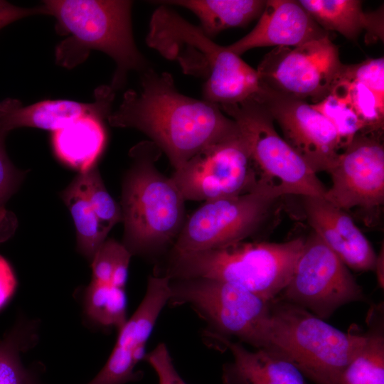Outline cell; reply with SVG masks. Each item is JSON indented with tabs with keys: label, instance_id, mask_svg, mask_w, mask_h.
Returning a JSON list of instances; mask_svg holds the SVG:
<instances>
[{
	"label": "cell",
	"instance_id": "obj_28",
	"mask_svg": "<svg viewBox=\"0 0 384 384\" xmlns=\"http://www.w3.org/2000/svg\"><path fill=\"white\" fill-rule=\"evenodd\" d=\"M335 85L348 97L364 123L366 132L383 133L384 97L361 82L342 77L341 73Z\"/></svg>",
	"mask_w": 384,
	"mask_h": 384
},
{
	"label": "cell",
	"instance_id": "obj_35",
	"mask_svg": "<svg viewBox=\"0 0 384 384\" xmlns=\"http://www.w3.org/2000/svg\"><path fill=\"white\" fill-rule=\"evenodd\" d=\"M36 14H46L43 5L33 8H23L0 0V30L16 21Z\"/></svg>",
	"mask_w": 384,
	"mask_h": 384
},
{
	"label": "cell",
	"instance_id": "obj_18",
	"mask_svg": "<svg viewBox=\"0 0 384 384\" xmlns=\"http://www.w3.org/2000/svg\"><path fill=\"white\" fill-rule=\"evenodd\" d=\"M304 208L314 233L348 268L374 270L377 254L345 210L324 198L314 196L304 197Z\"/></svg>",
	"mask_w": 384,
	"mask_h": 384
},
{
	"label": "cell",
	"instance_id": "obj_37",
	"mask_svg": "<svg viewBox=\"0 0 384 384\" xmlns=\"http://www.w3.org/2000/svg\"><path fill=\"white\" fill-rule=\"evenodd\" d=\"M381 268L383 270V253L382 251L379 255H377V260L374 270L376 272L377 278L380 286L383 287V272L381 270Z\"/></svg>",
	"mask_w": 384,
	"mask_h": 384
},
{
	"label": "cell",
	"instance_id": "obj_21",
	"mask_svg": "<svg viewBox=\"0 0 384 384\" xmlns=\"http://www.w3.org/2000/svg\"><path fill=\"white\" fill-rule=\"evenodd\" d=\"M105 119L85 116L53 132L51 144L56 158L78 174L96 166L107 142Z\"/></svg>",
	"mask_w": 384,
	"mask_h": 384
},
{
	"label": "cell",
	"instance_id": "obj_6",
	"mask_svg": "<svg viewBox=\"0 0 384 384\" xmlns=\"http://www.w3.org/2000/svg\"><path fill=\"white\" fill-rule=\"evenodd\" d=\"M269 348L284 355L314 384H339L366 336L345 333L297 305L270 304Z\"/></svg>",
	"mask_w": 384,
	"mask_h": 384
},
{
	"label": "cell",
	"instance_id": "obj_11",
	"mask_svg": "<svg viewBox=\"0 0 384 384\" xmlns=\"http://www.w3.org/2000/svg\"><path fill=\"white\" fill-rule=\"evenodd\" d=\"M343 65L329 35L297 46L274 47L257 71L262 86L314 104L331 92Z\"/></svg>",
	"mask_w": 384,
	"mask_h": 384
},
{
	"label": "cell",
	"instance_id": "obj_14",
	"mask_svg": "<svg viewBox=\"0 0 384 384\" xmlns=\"http://www.w3.org/2000/svg\"><path fill=\"white\" fill-rule=\"evenodd\" d=\"M255 97L278 124L284 139L312 170L328 173L342 150L333 124L303 100L264 86Z\"/></svg>",
	"mask_w": 384,
	"mask_h": 384
},
{
	"label": "cell",
	"instance_id": "obj_31",
	"mask_svg": "<svg viewBox=\"0 0 384 384\" xmlns=\"http://www.w3.org/2000/svg\"><path fill=\"white\" fill-rule=\"evenodd\" d=\"M341 75L361 82L384 97V58H368L359 63L343 65Z\"/></svg>",
	"mask_w": 384,
	"mask_h": 384
},
{
	"label": "cell",
	"instance_id": "obj_23",
	"mask_svg": "<svg viewBox=\"0 0 384 384\" xmlns=\"http://www.w3.org/2000/svg\"><path fill=\"white\" fill-rule=\"evenodd\" d=\"M38 326L36 320L21 318L0 341V384H39L21 360V354L36 344Z\"/></svg>",
	"mask_w": 384,
	"mask_h": 384
},
{
	"label": "cell",
	"instance_id": "obj_17",
	"mask_svg": "<svg viewBox=\"0 0 384 384\" xmlns=\"http://www.w3.org/2000/svg\"><path fill=\"white\" fill-rule=\"evenodd\" d=\"M329 33L322 29L295 0H269L256 26L236 42L226 46L240 56L266 46L294 47Z\"/></svg>",
	"mask_w": 384,
	"mask_h": 384
},
{
	"label": "cell",
	"instance_id": "obj_27",
	"mask_svg": "<svg viewBox=\"0 0 384 384\" xmlns=\"http://www.w3.org/2000/svg\"><path fill=\"white\" fill-rule=\"evenodd\" d=\"M311 106L335 127L342 149L361 132H366L364 123L345 92L336 85L321 100Z\"/></svg>",
	"mask_w": 384,
	"mask_h": 384
},
{
	"label": "cell",
	"instance_id": "obj_20",
	"mask_svg": "<svg viewBox=\"0 0 384 384\" xmlns=\"http://www.w3.org/2000/svg\"><path fill=\"white\" fill-rule=\"evenodd\" d=\"M299 3L324 31H336L356 41L366 31L368 41H383V8L366 13L359 0H299Z\"/></svg>",
	"mask_w": 384,
	"mask_h": 384
},
{
	"label": "cell",
	"instance_id": "obj_13",
	"mask_svg": "<svg viewBox=\"0 0 384 384\" xmlns=\"http://www.w3.org/2000/svg\"><path fill=\"white\" fill-rule=\"evenodd\" d=\"M383 133L361 132L341 150L328 173L331 186L324 198L345 211L373 210L384 202Z\"/></svg>",
	"mask_w": 384,
	"mask_h": 384
},
{
	"label": "cell",
	"instance_id": "obj_36",
	"mask_svg": "<svg viewBox=\"0 0 384 384\" xmlns=\"http://www.w3.org/2000/svg\"><path fill=\"white\" fill-rule=\"evenodd\" d=\"M132 256V254L128 252L119 260L113 270L110 283V284L116 287L125 289V285L128 279L129 266Z\"/></svg>",
	"mask_w": 384,
	"mask_h": 384
},
{
	"label": "cell",
	"instance_id": "obj_15",
	"mask_svg": "<svg viewBox=\"0 0 384 384\" xmlns=\"http://www.w3.org/2000/svg\"><path fill=\"white\" fill-rule=\"evenodd\" d=\"M170 297V279L154 273L148 277L144 296L118 331L114 347L105 366L87 384H126L139 380L137 364L144 359L146 343Z\"/></svg>",
	"mask_w": 384,
	"mask_h": 384
},
{
	"label": "cell",
	"instance_id": "obj_1",
	"mask_svg": "<svg viewBox=\"0 0 384 384\" xmlns=\"http://www.w3.org/2000/svg\"><path fill=\"white\" fill-rule=\"evenodd\" d=\"M112 127L146 134L176 170L206 146L238 132L218 105L180 93L172 76L149 68L141 89L127 90L107 119Z\"/></svg>",
	"mask_w": 384,
	"mask_h": 384
},
{
	"label": "cell",
	"instance_id": "obj_33",
	"mask_svg": "<svg viewBox=\"0 0 384 384\" xmlns=\"http://www.w3.org/2000/svg\"><path fill=\"white\" fill-rule=\"evenodd\" d=\"M144 360L155 371L158 384H187L176 370L165 343H159Z\"/></svg>",
	"mask_w": 384,
	"mask_h": 384
},
{
	"label": "cell",
	"instance_id": "obj_30",
	"mask_svg": "<svg viewBox=\"0 0 384 384\" xmlns=\"http://www.w3.org/2000/svg\"><path fill=\"white\" fill-rule=\"evenodd\" d=\"M85 196L104 228L110 232L122 222L120 205L107 190L97 165L78 175Z\"/></svg>",
	"mask_w": 384,
	"mask_h": 384
},
{
	"label": "cell",
	"instance_id": "obj_12",
	"mask_svg": "<svg viewBox=\"0 0 384 384\" xmlns=\"http://www.w3.org/2000/svg\"><path fill=\"white\" fill-rule=\"evenodd\" d=\"M170 178L186 201L239 196L255 189L258 182L240 129L204 148L174 170Z\"/></svg>",
	"mask_w": 384,
	"mask_h": 384
},
{
	"label": "cell",
	"instance_id": "obj_8",
	"mask_svg": "<svg viewBox=\"0 0 384 384\" xmlns=\"http://www.w3.org/2000/svg\"><path fill=\"white\" fill-rule=\"evenodd\" d=\"M220 107L236 122L247 143L257 185L280 196L324 197L327 188L316 173L277 133L270 113L255 96Z\"/></svg>",
	"mask_w": 384,
	"mask_h": 384
},
{
	"label": "cell",
	"instance_id": "obj_26",
	"mask_svg": "<svg viewBox=\"0 0 384 384\" xmlns=\"http://www.w3.org/2000/svg\"><path fill=\"white\" fill-rule=\"evenodd\" d=\"M343 370L339 384H384V336L374 329Z\"/></svg>",
	"mask_w": 384,
	"mask_h": 384
},
{
	"label": "cell",
	"instance_id": "obj_4",
	"mask_svg": "<svg viewBox=\"0 0 384 384\" xmlns=\"http://www.w3.org/2000/svg\"><path fill=\"white\" fill-rule=\"evenodd\" d=\"M46 14L55 20V31L68 36L55 48L56 63L72 68L82 63L91 50L114 60L117 68L112 84L120 89L130 71L142 73L150 68L134 40L132 1L124 0H48L42 4Z\"/></svg>",
	"mask_w": 384,
	"mask_h": 384
},
{
	"label": "cell",
	"instance_id": "obj_29",
	"mask_svg": "<svg viewBox=\"0 0 384 384\" xmlns=\"http://www.w3.org/2000/svg\"><path fill=\"white\" fill-rule=\"evenodd\" d=\"M6 135L0 131V244L10 239L18 228L16 215L6 204L18 191L27 172L16 168L8 157L4 145Z\"/></svg>",
	"mask_w": 384,
	"mask_h": 384
},
{
	"label": "cell",
	"instance_id": "obj_10",
	"mask_svg": "<svg viewBox=\"0 0 384 384\" xmlns=\"http://www.w3.org/2000/svg\"><path fill=\"white\" fill-rule=\"evenodd\" d=\"M280 295L279 299L324 320L341 306L366 299L349 268L314 232L304 240L290 280Z\"/></svg>",
	"mask_w": 384,
	"mask_h": 384
},
{
	"label": "cell",
	"instance_id": "obj_7",
	"mask_svg": "<svg viewBox=\"0 0 384 384\" xmlns=\"http://www.w3.org/2000/svg\"><path fill=\"white\" fill-rule=\"evenodd\" d=\"M271 302L241 287L211 279H170L168 305H188L206 324L204 335L213 346L235 338L256 348H269Z\"/></svg>",
	"mask_w": 384,
	"mask_h": 384
},
{
	"label": "cell",
	"instance_id": "obj_16",
	"mask_svg": "<svg viewBox=\"0 0 384 384\" xmlns=\"http://www.w3.org/2000/svg\"><path fill=\"white\" fill-rule=\"evenodd\" d=\"M114 96L110 86L102 85L95 90V101L90 103L46 100L25 106L18 100L6 98L0 101V131L8 134L17 128L32 127L53 132L85 116L107 119Z\"/></svg>",
	"mask_w": 384,
	"mask_h": 384
},
{
	"label": "cell",
	"instance_id": "obj_34",
	"mask_svg": "<svg viewBox=\"0 0 384 384\" xmlns=\"http://www.w3.org/2000/svg\"><path fill=\"white\" fill-rule=\"evenodd\" d=\"M17 287V279L9 262L0 255V311L13 297Z\"/></svg>",
	"mask_w": 384,
	"mask_h": 384
},
{
	"label": "cell",
	"instance_id": "obj_2",
	"mask_svg": "<svg viewBox=\"0 0 384 384\" xmlns=\"http://www.w3.org/2000/svg\"><path fill=\"white\" fill-rule=\"evenodd\" d=\"M146 43L176 61L185 74L203 79L204 100L219 106L235 104L262 90L257 70L165 5L153 12Z\"/></svg>",
	"mask_w": 384,
	"mask_h": 384
},
{
	"label": "cell",
	"instance_id": "obj_9",
	"mask_svg": "<svg viewBox=\"0 0 384 384\" xmlns=\"http://www.w3.org/2000/svg\"><path fill=\"white\" fill-rule=\"evenodd\" d=\"M279 197L272 189L257 185L246 193L203 202L186 218L168 252L201 251L244 241L262 225Z\"/></svg>",
	"mask_w": 384,
	"mask_h": 384
},
{
	"label": "cell",
	"instance_id": "obj_5",
	"mask_svg": "<svg viewBox=\"0 0 384 384\" xmlns=\"http://www.w3.org/2000/svg\"><path fill=\"white\" fill-rule=\"evenodd\" d=\"M304 238L284 242L240 241L220 247L167 253L163 270L170 279L206 278L245 289L272 302L292 275Z\"/></svg>",
	"mask_w": 384,
	"mask_h": 384
},
{
	"label": "cell",
	"instance_id": "obj_3",
	"mask_svg": "<svg viewBox=\"0 0 384 384\" xmlns=\"http://www.w3.org/2000/svg\"><path fill=\"white\" fill-rule=\"evenodd\" d=\"M161 154L150 140L129 151L132 164L122 186V242L132 255L156 256L172 247L186 221L185 202L155 162Z\"/></svg>",
	"mask_w": 384,
	"mask_h": 384
},
{
	"label": "cell",
	"instance_id": "obj_19",
	"mask_svg": "<svg viewBox=\"0 0 384 384\" xmlns=\"http://www.w3.org/2000/svg\"><path fill=\"white\" fill-rule=\"evenodd\" d=\"M214 346L229 350L233 356L223 366V384H310L289 359L273 348L251 351L228 339Z\"/></svg>",
	"mask_w": 384,
	"mask_h": 384
},
{
	"label": "cell",
	"instance_id": "obj_32",
	"mask_svg": "<svg viewBox=\"0 0 384 384\" xmlns=\"http://www.w3.org/2000/svg\"><path fill=\"white\" fill-rule=\"evenodd\" d=\"M128 252L122 242L114 239L106 240L90 261L92 280L110 284L114 267Z\"/></svg>",
	"mask_w": 384,
	"mask_h": 384
},
{
	"label": "cell",
	"instance_id": "obj_25",
	"mask_svg": "<svg viewBox=\"0 0 384 384\" xmlns=\"http://www.w3.org/2000/svg\"><path fill=\"white\" fill-rule=\"evenodd\" d=\"M83 312L87 320L101 328L118 331L127 321L125 289L92 280L83 291Z\"/></svg>",
	"mask_w": 384,
	"mask_h": 384
},
{
	"label": "cell",
	"instance_id": "obj_24",
	"mask_svg": "<svg viewBox=\"0 0 384 384\" xmlns=\"http://www.w3.org/2000/svg\"><path fill=\"white\" fill-rule=\"evenodd\" d=\"M60 197L74 223L77 250L91 261L107 240L109 232L101 224L90 205L78 176L61 192Z\"/></svg>",
	"mask_w": 384,
	"mask_h": 384
},
{
	"label": "cell",
	"instance_id": "obj_22",
	"mask_svg": "<svg viewBox=\"0 0 384 384\" xmlns=\"http://www.w3.org/2000/svg\"><path fill=\"white\" fill-rule=\"evenodd\" d=\"M156 2L190 10L200 20L201 28L211 38L225 29L245 26L259 18L266 4L264 0H172Z\"/></svg>",
	"mask_w": 384,
	"mask_h": 384
}]
</instances>
